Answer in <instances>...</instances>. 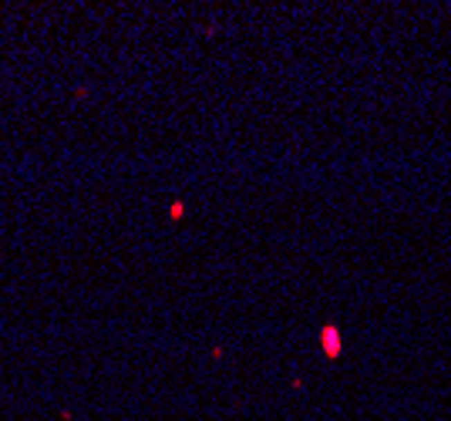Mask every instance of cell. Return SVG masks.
Wrapping results in <instances>:
<instances>
[{"mask_svg":"<svg viewBox=\"0 0 451 421\" xmlns=\"http://www.w3.org/2000/svg\"><path fill=\"white\" fill-rule=\"evenodd\" d=\"M320 344H324V354L330 361H337L340 350H344V341H340V330H337V327H324V330H320Z\"/></svg>","mask_w":451,"mask_h":421,"instance_id":"1","label":"cell"},{"mask_svg":"<svg viewBox=\"0 0 451 421\" xmlns=\"http://www.w3.org/2000/svg\"><path fill=\"white\" fill-rule=\"evenodd\" d=\"M182 212H185V206H182V203H176V206L169 209V216H172V219H182Z\"/></svg>","mask_w":451,"mask_h":421,"instance_id":"2","label":"cell"}]
</instances>
